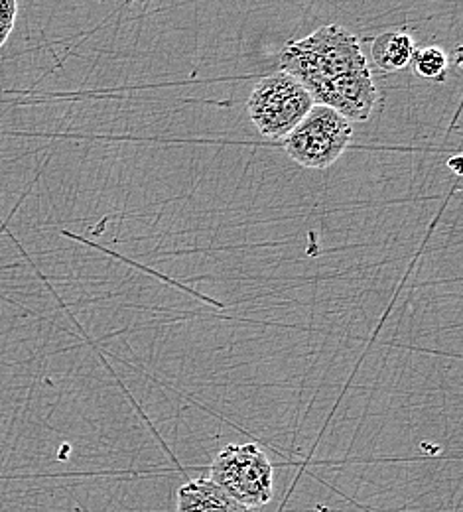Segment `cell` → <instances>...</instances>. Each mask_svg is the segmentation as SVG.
I'll list each match as a JSON object with an SVG mask.
<instances>
[{
	"mask_svg": "<svg viewBox=\"0 0 463 512\" xmlns=\"http://www.w3.org/2000/svg\"><path fill=\"white\" fill-rule=\"evenodd\" d=\"M416 52V42L406 30H389L373 40L371 60L385 73L406 69Z\"/></svg>",
	"mask_w": 463,
	"mask_h": 512,
	"instance_id": "52a82bcc",
	"label": "cell"
},
{
	"mask_svg": "<svg viewBox=\"0 0 463 512\" xmlns=\"http://www.w3.org/2000/svg\"><path fill=\"white\" fill-rule=\"evenodd\" d=\"M314 105L310 91L294 75L276 71L255 85L247 101V113L265 138L282 140Z\"/></svg>",
	"mask_w": 463,
	"mask_h": 512,
	"instance_id": "3957f363",
	"label": "cell"
},
{
	"mask_svg": "<svg viewBox=\"0 0 463 512\" xmlns=\"http://www.w3.org/2000/svg\"><path fill=\"white\" fill-rule=\"evenodd\" d=\"M410 65L418 77L442 83L448 79L450 56L438 46H428V48H420L414 52V58Z\"/></svg>",
	"mask_w": 463,
	"mask_h": 512,
	"instance_id": "ba28073f",
	"label": "cell"
},
{
	"mask_svg": "<svg viewBox=\"0 0 463 512\" xmlns=\"http://www.w3.org/2000/svg\"><path fill=\"white\" fill-rule=\"evenodd\" d=\"M280 71L294 75L306 89L339 75L369 67L361 42L339 24H328L310 36L288 42L280 52Z\"/></svg>",
	"mask_w": 463,
	"mask_h": 512,
	"instance_id": "6da1fadb",
	"label": "cell"
},
{
	"mask_svg": "<svg viewBox=\"0 0 463 512\" xmlns=\"http://www.w3.org/2000/svg\"><path fill=\"white\" fill-rule=\"evenodd\" d=\"M176 512H249L211 479H190L178 489Z\"/></svg>",
	"mask_w": 463,
	"mask_h": 512,
	"instance_id": "8992f818",
	"label": "cell"
},
{
	"mask_svg": "<svg viewBox=\"0 0 463 512\" xmlns=\"http://www.w3.org/2000/svg\"><path fill=\"white\" fill-rule=\"evenodd\" d=\"M353 140L351 123L326 105H314L290 134L282 138L284 152L302 168L326 170Z\"/></svg>",
	"mask_w": 463,
	"mask_h": 512,
	"instance_id": "277c9868",
	"label": "cell"
},
{
	"mask_svg": "<svg viewBox=\"0 0 463 512\" xmlns=\"http://www.w3.org/2000/svg\"><path fill=\"white\" fill-rule=\"evenodd\" d=\"M18 14V0H0V48L6 44Z\"/></svg>",
	"mask_w": 463,
	"mask_h": 512,
	"instance_id": "9c48e42d",
	"label": "cell"
},
{
	"mask_svg": "<svg viewBox=\"0 0 463 512\" xmlns=\"http://www.w3.org/2000/svg\"><path fill=\"white\" fill-rule=\"evenodd\" d=\"M209 479L249 511L272 501L274 465L257 444L225 446L209 465Z\"/></svg>",
	"mask_w": 463,
	"mask_h": 512,
	"instance_id": "7a4b0ae2",
	"label": "cell"
},
{
	"mask_svg": "<svg viewBox=\"0 0 463 512\" xmlns=\"http://www.w3.org/2000/svg\"><path fill=\"white\" fill-rule=\"evenodd\" d=\"M314 103L326 105L349 123H365L373 115L379 93L369 67L339 75L330 81L308 87Z\"/></svg>",
	"mask_w": 463,
	"mask_h": 512,
	"instance_id": "5b68a950",
	"label": "cell"
}]
</instances>
